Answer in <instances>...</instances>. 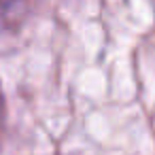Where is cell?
Listing matches in <instances>:
<instances>
[{
    "label": "cell",
    "mask_w": 155,
    "mask_h": 155,
    "mask_svg": "<svg viewBox=\"0 0 155 155\" xmlns=\"http://www.w3.org/2000/svg\"><path fill=\"white\" fill-rule=\"evenodd\" d=\"M36 5L38 0H0V32H17Z\"/></svg>",
    "instance_id": "cell-1"
},
{
    "label": "cell",
    "mask_w": 155,
    "mask_h": 155,
    "mask_svg": "<svg viewBox=\"0 0 155 155\" xmlns=\"http://www.w3.org/2000/svg\"><path fill=\"white\" fill-rule=\"evenodd\" d=\"M5 127V98H2V91H0V130Z\"/></svg>",
    "instance_id": "cell-2"
}]
</instances>
